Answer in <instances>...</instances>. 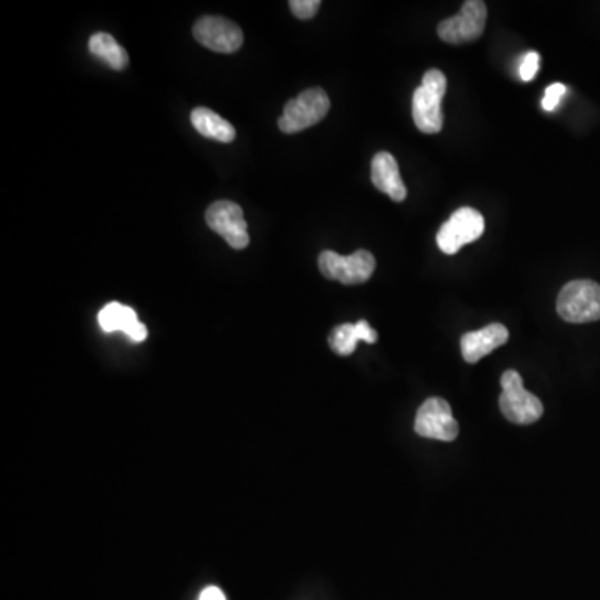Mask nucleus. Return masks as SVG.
Segmentation results:
<instances>
[{"mask_svg": "<svg viewBox=\"0 0 600 600\" xmlns=\"http://www.w3.org/2000/svg\"><path fill=\"white\" fill-rule=\"evenodd\" d=\"M359 340H364L367 344L377 342V332L370 327L367 320H359L357 324L339 325L329 335L330 349L339 355L354 354Z\"/></svg>", "mask_w": 600, "mask_h": 600, "instance_id": "14", "label": "nucleus"}, {"mask_svg": "<svg viewBox=\"0 0 600 600\" xmlns=\"http://www.w3.org/2000/svg\"><path fill=\"white\" fill-rule=\"evenodd\" d=\"M540 67V55L537 52H529L524 55V59L520 62L519 75L524 82H530L534 79L537 70Z\"/></svg>", "mask_w": 600, "mask_h": 600, "instance_id": "19", "label": "nucleus"}, {"mask_svg": "<svg viewBox=\"0 0 600 600\" xmlns=\"http://www.w3.org/2000/svg\"><path fill=\"white\" fill-rule=\"evenodd\" d=\"M99 324L104 332H124L134 342H142L147 337V329L140 324L132 307L110 302L99 312Z\"/></svg>", "mask_w": 600, "mask_h": 600, "instance_id": "13", "label": "nucleus"}, {"mask_svg": "<svg viewBox=\"0 0 600 600\" xmlns=\"http://www.w3.org/2000/svg\"><path fill=\"white\" fill-rule=\"evenodd\" d=\"M502 394L499 405L505 419L514 424H534L544 414V405L537 395L524 389V382L517 370H505L500 379Z\"/></svg>", "mask_w": 600, "mask_h": 600, "instance_id": "3", "label": "nucleus"}, {"mask_svg": "<svg viewBox=\"0 0 600 600\" xmlns=\"http://www.w3.org/2000/svg\"><path fill=\"white\" fill-rule=\"evenodd\" d=\"M567 94V87L564 84H552L545 89L544 99H542V109L545 112H554L559 107L560 100Z\"/></svg>", "mask_w": 600, "mask_h": 600, "instance_id": "18", "label": "nucleus"}, {"mask_svg": "<svg viewBox=\"0 0 600 600\" xmlns=\"http://www.w3.org/2000/svg\"><path fill=\"white\" fill-rule=\"evenodd\" d=\"M557 312L570 324L600 320V285L594 280H572L557 297Z\"/></svg>", "mask_w": 600, "mask_h": 600, "instance_id": "2", "label": "nucleus"}, {"mask_svg": "<svg viewBox=\"0 0 600 600\" xmlns=\"http://www.w3.org/2000/svg\"><path fill=\"white\" fill-rule=\"evenodd\" d=\"M319 269L325 279L339 280L344 285L364 284L374 274L375 257L369 250H357L352 255L324 250L319 255Z\"/></svg>", "mask_w": 600, "mask_h": 600, "instance_id": "5", "label": "nucleus"}, {"mask_svg": "<svg viewBox=\"0 0 600 600\" xmlns=\"http://www.w3.org/2000/svg\"><path fill=\"white\" fill-rule=\"evenodd\" d=\"M205 220L210 229L224 237L232 249H245L249 245V227L240 205L229 200L214 202L205 212Z\"/></svg>", "mask_w": 600, "mask_h": 600, "instance_id": "9", "label": "nucleus"}, {"mask_svg": "<svg viewBox=\"0 0 600 600\" xmlns=\"http://www.w3.org/2000/svg\"><path fill=\"white\" fill-rule=\"evenodd\" d=\"M507 340H509V330L505 329L504 325L490 324L484 329L462 335L460 350H462L465 362L475 364L485 355L502 347Z\"/></svg>", "mask_w": 600, "mask_h": 600, "instance_id": "11", "label": "nucleus"}, {"mask_svg": "<svg viewBox=\"0 0 600 600\" xmlns=\"http://www.w3.org/2000/svg\"><path fill=\"white\" fill-rule=\"evenodd\" d=\"M329 95L324 89L312 87L289 100L284 107V114L279 119V129L284 134H297L319 124L329 114Z\"/></svg>", "mask_w": 600, "mask_h": 600, "instance_id": "4", "label": "nucleus"}, {"mask_svg": "<svg viewBox=\"0 0 600 600\" xmlns=\"http://www.w3.org/2000/svg\"><path fill=\"white\" fill-rule=\"evenodd\" d=\"M289 7L297 19H312L319 12L320 0H290Z\"/></svg>", "mask_w": 600, "mask_h": 600, "instance_id": "17", "label": "nucleus"}, {"mask_svg": "<svg viewBox=\"0 0 600 600\" xmlns=\"http://www.w3.org/2000/svg\"><path fill=\"white\" fill-rule=\"evenodd\" d=\"M414 429L420 437L444 442H452L459 435V424L452 415L449 402L440 397H430L420 405Z\"/></svg>", "mask_w": 600, "mask_h": 600, "instance_id": "8", "label": "nucleus"}, {"mask_svg": "<svg viewBox=\"0 0 600 600\" xmlns=\"http://www.w3.org/2000/svg\"><path fill=\"white\" fill-rule=\"evenodd\" d=\"M485 220L479 210L462 207L450 215V219L440 227L437 245L444 254H457L464 245L475 242L484 234Z\"/></svg>", "mask_w": 600, "mask_h": 600, "instance_id": "6", "label": "nucleus"}, {"mask_svg": "<svg viewBox=\"0 0 600 600\" xmlns=\"http://www.w3.org/2000/svg\"><path fill=\"white\" fill-rule=\"evenodd\" d=\"M199 600H225V595L219 587L212 585V587L202 590Z\"/></svg>", "mask_w": 600, "mask_h": 600, "instance_id": "20", "label": "nucleus"}, {"mask_svg": "<svg viewBox=\"0 0 600 600\" xmlns=\"http://www.w3.org/2000/svg\"><path fill=\"white\" fill-rule=\"evenodd\" d=\"M89 50L112 69L124 70L129 65V54L125 52L124 47L105 32H97L90 37Z\"/></svg>", "mask_w": 600, "mask_h": 600, "instance_id": "16", "label": "nucleus"}, {"mask_svg": "<svg viewBox=\"0 0 600 600\" xmlns=\"http://www.w3.org/2000/svg\"><path fill=\"white\" fill-rule=\"evenodd\" d=\"M194 37L207 49L232 54L242 47L244 34L239 25L222 17H202L194 25Z\"/></svg>", "mask_w": 600, "mask_h": 600, "instance_id": "10", "label": "nucleus"}, {"mask_svg": "<svg viewBox=\"0 0 600 600\" xmlns=\"http://www.w3.org/2000/svg\"><path fill=\"white\" fill-rule=\"evenodd\" d=\"M487 7L482 0H467L459 14L445 19L437 27V34L447 44H465L484 34Z\"/></svg>", "mask_w": 600, "mask_h": 600, "instance_id": "7", "label": "nucleus"}, {"mask_svg": "<svg viewBox=\"0 0 600 600\" xmlns=\"http://www.w3.org/2000/svg\"><path fill=\"white\" fill-rule=\"evenodd\" d=\"M445 90H447L445 75L437 69L427 70L412 100V117L420 132L439 134L442 130L444 125L442 99Z\"/></svg>", "mask_w": 600, "mask_h": 600, "instance_id": "1", "label": "nucleus"}, {"mask_svg": "<svg viewBox=\"0 0 600 600\" xmlns=\"http://www.w3.org/2000/svg\"><path fill=\"white\" fill-rule=\"evenodd\" d=\"M190 122L194 125V129L207 139H214L224 144H229L235 139L234 125L207 107H197L192 110Z\"/></svg>", "mask_w": 600, "mask_h": 600, "instance_id": "15", "label": "nucleus"}, {"mask_svg": "<svg viewBox=\"0 0 600 600\" xmlns=\"http://www.w3.org/2000/svg\"><path fill=\"white\" fill-rule=\"evenodd\" d=\"M370 177L375 189L389 195L394 202H402L407 197V189L400 177L399 164L394 155L389 152H379L374 155Z\"/></svg>", "mask_w": 600, "mask_h": 600, "instance_id": "12", "label": "nucleus"}]
</instances>
